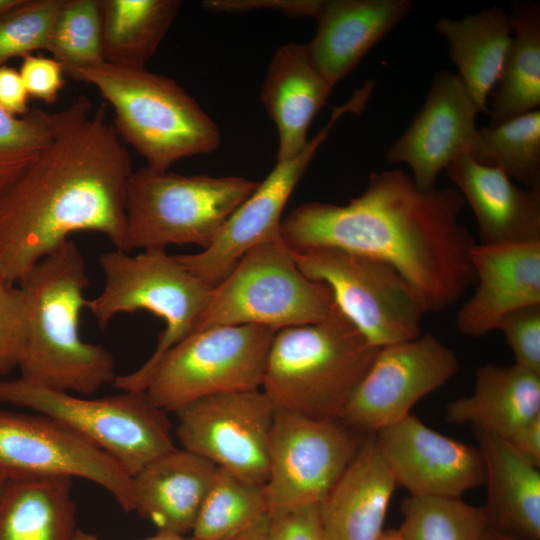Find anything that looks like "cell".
<instances>
[{
  "instance_id": "1",
  "label": "cell",
  "mask_w": 540,
  "mask_h": 540,
  "mask_svg": "<svg viewBox=\"0 0 540 540\" xmlns=\"http://www.w3.org/2000/svg\"><path fill=\"white\" fill-rule=\"evenodd\" d=\"M85 95L55 113L50 142L0 194V276L10 284L75 232L103 234L122 249L129 153Z\"/></svg>"
},
{
  "instance_id": "2",
  "label": "cell",
  "mask_w": 540,
  "mask_h": 540,
  "mask_svg": "<svg viewBox=\"0 0 540 540\" xmlns=\"http://www.w3.org/2000/svg\"><path fill=\"white\" fill-rule=\"evenodd\" d=\"M465 205L457 188L421 189L402 169L374 172L348 204L299 205L280 234L292 251L334 247L380 259L409 282L426 313L440 312L475 284Z\"/></svg>"
},
{
  "instance_id": "3",
  "label": "cell",
  "mask_w": 540,
  "mask_h": 540,
  "mask_svg": "<svg viewBox=\"0 0 540 540\" xmlns=\"http://www.w3.org/2000/svg\"><path fill=\"white\" fill-rule=\"evenodd\" d=\"M88 286L85 260L72 240L41 259L21 280L25 312L21 378L84 396L115 381L113 355L80 336Z\"/></svg>"
},
{
  "instance_id": "4",
  "label": "cell",
  "mask_w": 540,
  "mask_h": 540,
  "mask_svg": "<svg viewBox=\"0 0 540 540\" xmlns=\"http://www.w3.org/2000/svg\"><path fill=\"white\" fill-rule=\"evenodd\" d=\"M379 349L335 305L319 322L275 333L261 390L277 409L340 420Z\"/></svg>"
},
{
  "instance_id": "5",
  "label": "cell",
  "mask_w": 540,
  "mask_h": 540,
  "mask_svg": "<svg viewBox=\"0 0 540 540\" xmlns=\"http://www.w3.org/2000/svg\"><path fill=\"white\" fill-rule=\"evenodd\" d=\"M77 81L93 85L114 111L113 127L155 171L208 154L220 131L198 102L173 79L146 68L103 63L81 70Z\"/></svg>"
},
{
  "instance_id": "6",
  "label": "cell",
  "mask_w": 540,
  "mask_h": 540,
  "mask_svg": "<svg viewBox=\"0 0 540 540\" xmlns=\"http://www.w3.org/2000/svg\"><path fill=\"white\" fill-rule=\"evenodd\" d=\"M99 263L105 276L103 291L87 299L86 308L104 328L119 313L145 310L160 317L165 329L149 359L135 371L117 375L122 391H145L163 355L191 334L206 308L214 286L191 274L166 249L130 255L120 249L104 252Z\"/></svg>"
},
{
  "instance_id": "7",
  "label": "cell",
  "mask_w": 540,
  "mask_h": 540,
  "mask_svg": "<svg viewBox=\"0 0 540 540\" xmlns=\"http://www.w3.org/2000/svg\"><path fill=\"white\" fill-rule=\"evenodd\" d=\"M258 185L237 176L180 175L147 166L133 171L126 189L121 250L187 244L205 249Z\"/></svg>"
},
{
  "instance_id": "8",
  "label": "cell",
  "mask_w": 540,
  "mask_h": 540,
  "mask_svg": "<svg viewBox=\"0 0 540 540\" xmlns=\"http://www.w3.org/2000/svg\"><path fill=\"white\" fill-rule=\"evenodd\" d=\"M330 288L306 277L282 238L249 250L213 287L193 332L258 325L276 332L319 322L335 307Z\"/></svg>"
},
{
  "instance_id": "9",
  "label": "cell",
  "mask_w": 540,
  "mask_h": 540,
  "mask_svg": "<svg viewBox=\"0 0 540 540\" xmlns=\"http://www.w3.org/2000/svg\"><path fill=\"white\" fill-rule=\"evenodd\" d=\"M0 403L55 418L114 458L130 476L175 448L167 412L145 391L79 397L21 377L0 379Z\"/></svg>"
},
{
  "instance_id": "10",
  "label": "cell",
  "mask_w": 540,
  "mask_h": 540,
  "mask_svg": "<svg viewBox=\"0 0 540 540\" xmlns=\"http://www.w3.org/2000/svg\"><path fill=\"white\" fill-rule=\"evenodd\" d=\"M292 252L301 272L330 288L336 306L371 345L383 348L420 336L426 311L390 264L334 247Z\"/></svg>"
},
{
  "instance_id": "11",
  "label": "cell",
  "mask_w": 540,
  "mask_h": 540,
  "mask_svg": "<svg viewBox=\"0 0 540 540\" xmlns=\"http://www.w3.org/2000/svg\"><path fill=\"white\" fill-rule=\"evenodd\" d=\"M275 333L258 325L192 332L163 355L145 393L168 413L208 395L261 389Z\"/></svg>"
},
{
  "instance_id": "12",
  "label": "cell",
  "mask_w": 540,
  "mask_h": 540,
  "mask_svg": "<svg viewBox=\"0 0 540 540\" xmlns=\"http://www.w3.org/2000/svg\"><path fill=\"white\" fill-rule=\"evenodd\" d=\"M366 435L341 420L277 409L269 447V514L320 504Z\"/></svg>"
},
{
  "instance_id": "13",
  "label": "cell",
  "mask_w": 540,
  "mask_h": 540,
  "mask_svg": "<svg viewBox=\"0 0 540 540\" xmlns=\"http://www.w3.org/2000/svg\"><path fill=\"white\" fill-rule=\"evenodd\" d=\"M276 411L261 389L212 394L174 412L175 435L181 448L216 467L266 484Z\"/></svg>"
},
{
  "instance_id": "14",
  "label": "cell",
  "mask_w": 540,
  "mask_h": 540,
  "mask_svg": "<svg viewBox=\"0 0 540 540\" xmlns=\"http://www.w3.org/2000/svg\"><path fill=\"white\" fill-rule=\"evenodd\" d=\"M369 100L361 89L335 107L327 124L296 156L277 161L255 191L228 218L213 243L199 253L175 255L191 274L210 286L219 284L238 261L259 244L281 238L284 207L321 144L347 113L359 114Z\"/></svg>"
},
{
  "instance_id": "15",
  "label": "cell",
  "mask_w": 540,
  "mask_h": 540,
  "mask_svg": "<svg viewBox=\"0 0 540 540\" xmlns=\"http://www.w3.org/2000/svg\"><path fill=\"white\" fill-rule=\"evenodd\" d=\"M458 370L454 351L431 333L380 348L340 420L360 434H376L407 417Z\"/></svg>"
},
{
  "instance_id": "16",
  "label": "cell",
  "mask_w": 540,
  "mask_h": 540,
  "mask_svg": "<svg viewBox=\"0 0 540 540\" xmlns=\"http://www.w3.org/2000/svg\"><path fill=\"white\" fill-rule=\"evenodd\" d=\"M0 470L87 479L125 512L134 511L132 476L104 450L45 414L0 409Z\"/></svg>"
},
{
  "instance_id": "17",
  "label": "cell",
  "mask_w": 540,
  "mask_h": 540,
  "mask_svg": "<svg viewBox=\"0 0 540 540\" xmlns=\"http://www.w3.org/2000/svg\"><path fill=\"white\" fill-rule=\"evenodd\" d=\"M397 485L412 496L461 497L484 483L478 446L445 436L408 415L375 434Z\"/></svg>"
},
{
  "instance_id": "18",
  "label": "cell",
  "mask_w": 540,
  "mask_h": 540,
  "mask_svg": "<svg viewBox=\"0 0 540 540\" xmlns=\"http://www.w3.org/2000/svg\"><path fill=\"white\" fill-rule=\"evenodd\" d=\"M478 113L460 77L442 70L433 77L423 107L385 159L406 163L416 185L432 189L456 157L469 153L478 130Z\"/></svg>"
},
{
  "instance_id": "19",
  "label": "cell",
  "mask_w": 540,
  "mask_h": 540,
  "mask_svg": "<svg viewBox=\"0 0 540 540\" xmlns=\"http://www.w3.org/2000/svg\"><path fill=\"white\" fill-rule=\"evenodd\" d=\"M471 262L476 289L456 314L458 331L481 337L508 312L540 303V242L475 244Z\"/></svg>"
},
{
  "instance_id": "20",
  "label": "cell",
  "mask_w": 540,
  "mask_h": 540,
  "mask_svg": "<svg viewBox=\"0 0 540 540\" xmlns=\"http://www.w3.org/2000/svg\"><path fill=\"white\" fill-rule=\"evenodd\" d=\"M445 171L474 212L481 244L540 242V189L515 185L469 153L456 157Z\"/></svg>"
},
{
  "instance_id": "21",
  "label": "cell",
  "mask_w": 540,
  "mask_h": 540,
  "mask_svg": "<svg viewBox=\"0 0 540 540\" xmlns=\"http://www.w3.org/2000/svg\"><path fill=\"white\" fill-rule=\"evenodd\" d=\"M397 486L375 434L366 435L319 514L329 540H378Z\"/></svg>"
},
{
  "instance_id": "22",
  "label": "cell",
  "mask_w": 540,
  "mask_h": 540,
  "mask_svg": "<svg viewBox=\"0 0 540 540\" xmlns=\"http://www.w3.org/2000/svg\"><path fill=\"white\" fill-rule=\"evenodd\" d=\"M410 0H323L317 31L306 44L324 77L335 85L411 11Z\"/></svg>"
},
{
  "instance_id": "23",
  "label": "cell",
  "mask_w": 540,
  "mask_h": 540,
  "mask_svg": "<svg viewBox=\"0 0 540 540\" xmlns=\"http://www.w3.org/2000/svg\"><path fill=\"white\" fill-rule=\"evenodd\" d=\"M333 88L313 62L306 44L288 43L275 52L260 95L277 128V161L290 159L305 148L309 125Z\"/></svg>"
},
{
  "instance_id": "24",
  "label": "cell",
  "mask_w": 540,
  "mask_h": 540,
  "mask_svg": "<svg viewBox=\"0 0 540 540\" xmlns=\"http://www.w3.org/2000/svg\"><path fill=\"white\" fill-rule=\"evenodd\" d=\"M217 467L174 448L132 477L134 511L157 531L190 535Z\"/></svg>"
},
{
  "instance_id": "25",
  "label": "cell",
  "mask_w": 540,
  "mask_h": 540,
  "mask_svg": "<svg viewBox=\"0 0 540 540\" xmlns=\"http://www.w3.org/2000/svg\"><path fill=\"white\" fill-rule=\"evenodd\" d=\"M486 484L488 527L519 540H540V472L506 439L472 428Z\"/></svg>"
},
{
  "instance_id": "26",
  "label": "cell",
  "mask_w": 540,
  "mask_h": 540,
  "mask_svg": "<svg viewBox=\"0 0 540 540\" xmlns=\"http://www.w3.org/2000/svg\"><path fill=\"white\" fill-rule=\"evenodd\" d=\"M540 415V374L517 364L478 367L472 394L450 401V424L470 425L504 439Z\"/></svg>"
},
{
  "instance_id": "27",
  "label": "cell",
  "mask_w": 540,
  "mask_h": 540,
  "mask_svg": "<svg viewBox=\"0 0 540 540\" xmlns=\"http://www.w3.org/2000/svg\"><path fill=\"white\" fill-rule=\"evenodd\" d=\"M435 31L449 48L451 61L479 112L498 84L514 37L509 11L492 6L461 19L439 18Z\"/></svg>"
},
{
  "instance_id": "28",
  "label": "cell",
  "mask_w": 540,
  "mask_h": 540,
  "mask_svg": "<svg viewBox=\"0 0 540 540\" xmlns=\"http://www.w3.org/2000/svg\"><path fill=\"white\" fill-rule=\"evenodd\" d=\"M73 478L9 474L0 485V540H72Z\"/></svg>"
},
{
  "instance_id": "29",
  "label": "cell",
  "mask_w": 540,
  "mask_h": 540,
  "mask_svg": "<svg viewBox=\"0 0 540 540\" xmlns=\"http://www.w3.org/2000/svg\"><path fill=\"white\" fill-rule=\"evenodd\" d=\"M514 37L501 78L490 95L488 127L539 109L540 5L514 1L509 10Z\"/></svg>"
},
{
  "instance_id": "30",
  "label": "cell",
  "mask_w": 540,
  "mask_h": 540,
  "mask_svg": "<svg viewBox=\"0 0 540 540\" xmlns=\"http://www.w3.org/2000/svg\"><path fill=\"white\" fill-rule=\"evenodd\" d=\"M106 63L146 68L182 5L179 0H99Z\"/></svg>"
},
{
  "instance_id": "31",
  "label": "cell",
  "mask_w": 540,
  "mask_h": 540,
  "mask_svg": "<svg viewBox=\"0 0 540 540\" xmlns=\"http://www.w3.org/2000/svg\"><path fill=\"white\" fill-rule=\"evenodd\" d=\"M267 515L265 484L217 467L190 535L198 540H231Z\"/></svg>"
},
{
  "instance_id": "32",
  "label": "cell",
  "mask_w": 540,
  "mask_h": 540,
  "mask_svg": "<svg viewBox=\"0 0 540 540\" xmlns=\"http://www.w3.org/2000/svg\"><path fill=\"white\" fill-rule=\"evenodd\" d=\"M469 154L524 187L540 189V110L495 127L478 128Z\"/></svg>"
},
{
  "instance_id": "33",
  "label": "cell",
  "mask_w": 540,
  "mask_h": 540,
  "mask_svg": "<svg viewBox=\"0 0 540 540\" xmlns=\"http://www.w3.org/2000/svg\"><path fill=\"white\" fill-rule=\"evenodd\" d=\"M401 511L402 540H483L488 528L482 506L461 497L409 495Z\"/></svg>"
},
{
  "instance_id": "34",
  "label": "cell",
  "mask_w": 540,
  "mask_h": 540,
  "mask_svg": "<svg viewBox=\"0 0 540 540\" xmlns=\"http://www.w3.org/2000/svg\"><path fill=\"white\" fill-rule=\"evenodd\" d=\"M46 50L74 80L79 71L105 63L99 0H63L52 23Z\"/></svg>"
},
{
  "instance_id": "35",
  "label": "cell",
  "mask_w": 540,
  "mask_h": 540,
  "mask_svg": "<svg viewBox=\"0 0 540 540\" xmlns=\"http://www.w3.org/2000/svg\"><path fill=\"white\" fill-rule=\"evenodd\" d=\"M54 128L55 113L33 108L18 117L0 106V194L37 159Z\"/></svg>"
},
{
  "instance_id": "36",
  "label": "cell",
  "mask_w": 540,
  "mask_h": 540,
  "mask_svg": "<svg viewBox=\"0 0 540 540\" xmlns=\"http://www.w3.org/2000/svg\"><path fill=\"white\" fill-rule=\"evenodd\" d=\"M63 0H22L0 14V66L9 59L46 50L48 36Z\"/></svg>"
},
{
  "instance_id": "37",
  "label": "cell",
  "mask_w": 540,
  "mask_h": 540,
  "mask_svg": "<svg viewBox=\"0 0 540 540\" xmlns=\"http://www.w3.org/2000/svg\"><path fill=\"white\" fill-rule=\"evenodd\" d=\"M496 330L503 333L515 364L540 374V303L508 312Z\"/></svg>"
},
{
  "instance_id": "38",
  "label": "cell",
  "mask_w": 540,
  "mask_h": 540,
  "mask_svg": "<svg viewBox=\"0 0 540 540\" xmlns=\"http://www.w3.org/2000/svg\"><path fill=\"white\" fill-rule=\"evenodd\" d=\"M25 339V312L19 286L0 276V379L18 368Z\"/></svg>"
},
{
  "instance_id": "39",
  "label": "cell",
  "mask_w": 540,
  "mask_h": 540,
  "mask_svg": "<svg viewBox=\"0 0 540 540\" xmlns=\"http://www.w3.org/2000/svg\"><path fill=\"white\" fill-rule=\"evenodd\" d=\"M19 73L30 97L47 104L57 101L64 86V70L53 57L27 54L22 57Z\"/></svg>"
},
{
  "instance_id": "40",
  "label": "cell",
  "mask_w": 540,
  "mask_h": 540,
  "mask_svg": "<svg viewBox=\"0 0 540 540\" xmlns=\"http://www.w3.org/2000/svg\"><path fill=\"white\" fill-rule=\"evenodd\" d=\"M270 540H329L319 514V505H306L269 514Z\"/></svg>"
},
{
  "instance_id": "41",
  "label": "cell",
  "mask_w": 540,
  "mask_h": 540,
  "mask_svg": "<svg viewBox=\"0 0 540 540\" xmlns=\"http://www.w3.org/2000/svg\"><path fill=\"white\" fill-rule=\"evenodd\" d=\"M322 3L323 0H207L202 6L211 12L242 13L266 8L291 17L315 18Z\"/></svg>"
},
{
  "instance_id": "42",
  "label": "cell",
  "mask_w": 540,
  "mask_h": 540,
  "mask_svg": "<svg viewBox=\"0 0 540 540\" xmlns=\"http://www.w3.org/2000/svg\"><path fill=\"white\" fill-rule=\"evenodd\" d=\"M28 98L19 70L0 66V106L9 114L21 117L31 110Z\"/></svg>"
},
{
  "instance_id": "43",
  "label": "cell",
  "mask_w": 540,
  "mask_h": 540,
  "mask_svg": "<svg viewBox=\"0 0 540 540\" xmlns=\"http://www.w3.org/2000/svg\"><path fill=\"white\" fill-rule=\"evenodd\" d=\"M535 467L540 466V415L506 439Z\"/></svg>"
},
{
  "instance_id": "44",
  "label": "cell",
  "mask_w": 540,
  "mask_h": 540,
  "mask_svg": "<svg viewBox=\"0 0 540 540\" xmlns=\"http://www.w3.org/2000/svg\"><path fill=\"white\" fill-rule=\"evenodd\" d=\"M269 529L270 517L267 515L231 540H270Z\"/></svg>"
},
{
  "instance_id": "45",
  "label": "cell",
  "mask_w": 540,
  "mask_h": 540,
  "mask_svg": "<svg viewBox=\"0 0 540 540\" xmlns=\"http://www.w3.org/2000/svg\"><path fill=\"white\" fill-rule=\"evenodd\" d=\"M72 540H104L94 534L77 529ZM143 540H198L191 535H180L175 533L157 531L155 535Z\"/></svg>"
},
{
  "instance_id": "46",
  "label": "cell",
  "mask_w": 540,
  "mask_h": 540,
  "mask_svg": "<svg viewBox=\"0 0 540 540\" xmlns=\"http://www.w3.org/2000/svg\"><path fill=\"white\" fill-rule=\"evenodd\" d=\"M483 540H519V539L504 535L488 527Z\"/></svg>"
},
{
  "instance_id": "47",
  "label": "cell",
  "mask_w": 540,
  "mask_h": 540,
  "mask_svg": "<svg viewBox=\"0 0 540 540\" xmlns=\"http://www.w3.org/2000/svg\"><path fill=\"white\" fill-rule=\"evenodd\" d=\"M378 540H402L397 529L384 530Z\"/></svg>"
},
{
  "instance_id": "48",
  "label": "cell",
  "mask_w": 540,
  "mask_h": 540,
  "mask_svg": "<svg viewBox=\"0 0 540 540\" xmlns=\"http://www.w3.org/2000/svg\"><path fill=\"white\" fill-rule=\"evenodd\" d=\"M22 0H0V14L17 6Z\"/></svg>"
},
{
  "instance_id": "49",
  "label": "cell",
  "mask_w": 540,
  "mask_h": 540,
  "mask_svg": "<svg viewBox=\"0 0 540 540\" xmlns=\"http://www.w3.org/2000/svg\"><path fill=\"white\" fill-rule=\"evenodd\" d=\"M9 474L0 470V485L2 484V482L5 480V478L8 476Z\"/></svg>"
}]
</instances>
